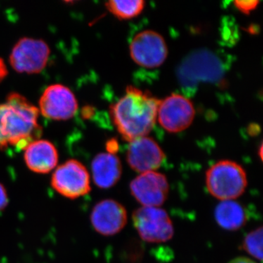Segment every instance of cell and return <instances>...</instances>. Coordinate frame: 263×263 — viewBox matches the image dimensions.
Listing matches in <instances>:
<instances>
[{
    "label": "cell",
    "instance_id": "cell-1",
    "mask_svg": "<svg viewBox=\"0 0 263 263\" xmlns=\"http://www.w3.org/2000/svg\"><path fill=\"white\" fill-rule=\"evenodd\" d=\"M160 101L150 93L128 86L125 95L110 109L114 125L124 141L130 143L152 131Z\"/></svg>",
    "mask_w": 263,
    "mask_h": 263
},
{
    "label": "cell",
    "instance_id": "cell-2",
    "mask_svg": "<svg viewBox=\"0 0 263 263\" xmlns=\"http://www.w3.org/2000/svg\"><path fill=\"white\" fill-rule=\"evenodd\" d=\"M39 110L18 93L7 97L6 103L0 104V149L12 146L25 149L42 134L38 124Z\"/></svg>",
    "mask_w": 263,
    "mask_h": 263
},
{
    "label": "cell",
    "instance_id": "cell-3",
    "mask_svg": "<svg viewBox=\"0 0 263 263\" xmlns=\"http://www.w3.org/2000/svg\"><path fill=\"white\" fill-rule=\"evenodd\" d=\"M205 184L213 197L224 201L241 196L248 181L241 165L233 161L221 160L208 170Z\"/></svg>",
    "mask_w": 263,
    "mask_h": 263
},
{
    "label": "cell",
    "instance_id": "cell-4",
    "mask_svg": "<svg viewBox=\"0 0 263 263\" xmlns=\"http://www.w3.org/2000/svg\"><path fill=\"white\" fill-rule=\"evenodd\" d=\"M133 226L141 239L148 243H164L174 235V228L167 213L160 207L138 208L133 216Z\"/></svg>",
    "mask_w": 263,
    "mask_h": 263
},
{
    "label": "cell",
    "instance_id": "cell-5",
    "mask_svg": "<svg viewBox=\"0 0 263 263\" xmlns=\"http://www.w3.org/2000/svg\"><path fill=\"white\" fill-rule=\"evenodd\" d=\"M51 183L55 191L68 199H77L91 191L90 175L84 164L69 160L59 166L52 175Z\"/></svg>",
    "mask_w": 263,
    "mask_h": 263
},
{
    "label": "cell",
    "instance_id": "cell-6",
    "mask_svg": "<svg viewBox=\"0 0 263 263\" xmlns=\"http://www.w3.org/2000/svg\"><path fill=\"white\" fill-rule=\"evenodd\" d=\"M50 48L42 40L23 37L15 43L10 55V65L18 72H41L47 65Z\"/></svg>",
    "mask_w": 263,
    "mask_h": 263
},
{
    "label": "cell",
    "instance_id": "cell-7",
    "mask_svg": "<svg viewBox=\"0 0 263 263\" xmlns=\"http://www.w3.org/2000/svg\"><path fill=\"white\" fill-rule=\"evenodd\" d=\"M131 58L137 65L146 68L160 67L168 54L167 43L158 32L145 30L137 34L129 45Z\"/></svg>",
    "mask_w": 263,
    "mask_h": 263
},
{
    "label": "cell",
    "instance_id": "cell-8",
    "mask_svg": "<svg viewBox=\"0 0 263 263\" xmlns=\"http://www.w3.org/2000/svg\"><path fill=\"white\" fill-rule=\"evenodd\" d=\"M195 116V108L191 100L181 95L172 94L160 100L157 119L165 130L177 133L187 129Z\"/></svg>",
    "mask_w": 263,
    "mask_h": 263
},
{
    "label": "cell",
    "instance_id": "cell-9",
    "mask_svg": "<svg viewBox=\"0 0 263 263\" xmlns=\"http://www.w3.org/2000/svg\"><path fill=\"white\" fill-rule=\"evenodd\" d=\"M169 183L164 175L156 171L143 173L129 184L132 195L146 207H160L167 200Z\"/></svg>",
    "mask_w": 263,
    "mask_h": 263
},
{
    "label": "cell",
    "instance_id": "cell-10",
    "mask_svg": "<svg viewBox=\"0 0 263 263\" xmlns=\"http://www.w3.org/2000/svg\"><path fill=\"white\" fill-rule=\"evenodd\" d=\"M43 117L53 120H67L75 116L79 105L75 95L62 84L48 86L39 101Z\"/></svg>",
    "mask_w": 263,
    "mask_h": 263
},
{
    "label": "cell",
    "instance_id": "cell-11",
    "mask_svg": "<svg viewBox=\"0 0 263 263\" xmlns=\"http://www.w3.org/2000/svg\"><path fill=\"white\" fill-rule=\"evenodd\" d=\"M90 220L95 231L105 236H112L122 231L127 224V210L117 200L105 199L93 208Z\"/></svg>",
    "mask_w": 263,
    "mask_h": 263
},
{
    "label": "cell",
    "instance_id": "cell-12",
    "mask_svg": "<svg viewBox=\"0 0 263 263\" xmlns=\"http://www.w3.org/2000/svg\"><path fill=\"white\" fill-rule=\"evenodd\" d=\"M165 157L158 143L147 136L130 142L126 156L129 167L140 174L158 169L163 164Z\"/></svg>",
    "mask_w": 263,
    "mask_h": 263
},
{
    "label": "cell",
    "instance_id": "cell-13",
    "mask_svg": "<svg viewBox=\"0 0 263 263\" xmlns=\"http://www.w3.org/2000/svg\"><path fill=\"white\" fill-rule=\"evenodd\" d=\"M24 161L28 168L39 174H46L57 167L58 152L51 142L36 140L24 149Z\"/></svg>",
    "mask_w": 263,
    "mask_h": 263
},
{
    "label": "cell",
    "instance_id": "cell-14",
    "mask_svg": "<svg viewBox=\"0 0 263 263\" xmlns=\"http://www.w3.org/2000/svg\"><path fill=\"white\" fill-rule=\"evenodd\" d=\"M91 172L93 180L98 187H113L122 176V162L119 157L111 154H98L91 162Z\"/></svg>",
    "mask_w": 263,
    "mask_h": 263
},
{
    "label": "cell",
    "instance_id": "cell-15",
    "mask_svg": "<svg viewBox=\"0 0 263 263\" xmlns=\"http://www.w3.org/2000/svg\"><path fill=\"white\" fill-rule=\"evenodd\" d=\"M214 216L223 229L235 231L243 228L248 220L246 209L234 200H224L216 207Z\"/></svg>",
    "mask_w": 263,
    "mask_h": 263
},
{
    "label": "cell",
    "instance_id": "cell-16",
    "mask_svg": "<svg viewBox=\"0 0 263 263\" xmlns=\"http://www.w3.org/2000/svg\"><path fill=\"white\" fill-rule=\"evenodd\" d=\"M143 0H112L105 3L107 9L118 18L130 19L141 14L145 8Z\"/></svg>",
    "mask_w": 263,
    "mask_h": 263
},
{
    "label": "cell",
    "instance_id": "cell-17",
    "mask_svg": "<svg viewBox=\"0 0 263 263\" xmlns=\"http://www.w3.org/2000/svg\"><path fill=\"white\" fill-rule=\"evenodd\" d=\"M242 248L254 258L262 260V227L247 235L242 243Z\"/></svg>",
    "mask_w": 263,
    "mask_h": 263
},
{
    "label": "cell",
    "instance_id": "cell-18",
    "mask_svg": "<svg viewBox=\"0 0 263 263\" xmlns=\"http://www.w3.org/2000/svg\"><path fill=\"white\" fill-rule=\"evenodd\" d=\"M259 1H235L234 5L241 13L249 14L258 6Z\"/></svg>",
    "mask_w": 263,
    "mask_h": 263
},
{
    "label": "cell",
    "instance_id": "cell-19",
    "mask_svg": "<svg viewBox=\"0 0 263 263\" xmlns=\"http://www.w3.org/2000/svg\"><path fill=\"white\" fill-rule=\"evenodd\" d=\"M9 198L4 185L0 182V212H3L8 205Z\"/></svg>",
    "mask_w": 263,
    "mask_h": 263
},
{
    "label": "cell",
    "instance_id": "cell-20",
    "mask_svg": "<svg viewBox=\"0 0 263 263\" xmlns=\"http://www.w3.org/2000/svg\"><path fill=\"white\" fill-rule=\"evenodd\" d=\"M106 150L108 153L116 155V153L119 151V143L117 140H109L106 143Z\"/></svg>",
    "mask_w": 263,
    "mask_h": 263
},
{
    "label": "cell",
    "instance_id": "cell-21",
    "mask_svg": "<svg viewBox=\"0 0 263 263\" xmlns=\"http://www.w3.org/2000/svg\"><path fill=\"white\" fill-rule=\"evenodd\" d=\"M8 71L7 69L4 60L0 58V82H2L7 76H8Z\"/></svg>",
    "mask_w": 263,
    "mask_h": 263
},
{
    "label": "cell",
    "instance_id": "cell-22",
    "mask_svg": "<svg viewBox=\"0 0 263 263\" xmlns=\"http://www.w3.org/2000/svg\"><path fill=\"white\" fill-rule=\"evenodd\" d=\"M228 263H257L255 261H254L253 259L247 258V257H237V258H235L232 259L231 261H230Z\"/></svg>",
    "mask_w": 263,
    "mask_h": 263
},
{
    "label": "cell",
    "instance_id": "cell-23",
    "mask_svg": "<svg viewBox=\"0 0 263 263\" xmlns=\"http://www.w3.org/2000/svg\"><path fill=\"white\" fill-rule=\"evenodd\" d=\"M94 114V108L90 106H86L83 108V117L84 118H86V119H89V118L91 117V116Z\"/></svg>",
    "mask_w": 263,
    "mask_h": 263
},
{
    "label": "cell",
    "instance_id": "cell-24",
    "mask_svg": "<svg viewBox=\"0 0 263 263\" xmlns=\"http://www.w3.org/2000/svg\"><path fill=\"white\" fill-rule=\"evenodd\" d=\"M259 157H260L261 160L262 159V146H260V149H259Z\"/></svg>",
    "mask_w": 263,
    "mask_h": 263
}]
</instances>
